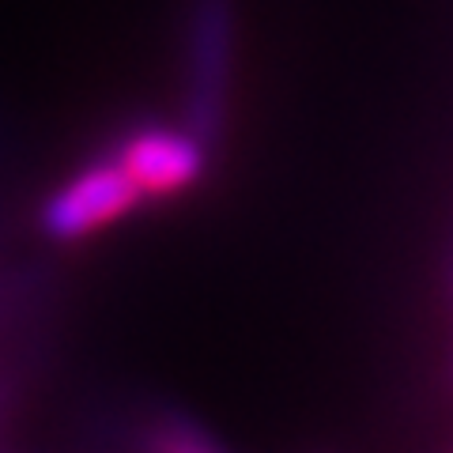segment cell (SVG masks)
Here are the masks:
<instances>
[{"label": "cell", "instance_id": "obj_1", "mask_svg": "<svg viewBox=\"0 0 453 453\" xmlns=\"http://www.w3.org/2000/svg\"><path fill=\"white\" fill-rule=\"evenodd\" d=\"M238 0H189L181 31V125L216 151L234 91Z\"/></svg>", "mask_w": 453, "mask_h": 453}, {"label": "cell", "instance_id": "obj_2", "mask_svg": "<svg viewBox=\"0 0 453 453\" xmlns=\"http://www.w3.org/2000/svg\"><path fill=\"white\" fill-rule=\"evenodd\" d=\"M136 181L129 178L113 155L106 159H95L83 170H76L65 186H57L46 204L38 211V226L46 231L53 242H76V238H88L95 231H103L106 223L129 216L140 204Z\"/></svg>", "mask_w": 453, "mask_h": 453}, {"label": "cell", "instance_id": "obj_3", "mask_svg": "<svg viewBox=\"0 0 453 453\" xmlns=\"http://www.w3.org/2000/svg\"><path fill=\"white\" fill-rule=\"evenodd\" d=\"M144 196H170L208 174L211 148L186 125H140L113 151Z\"/></svg>", "mask_w": 453, "mask_h": 453}, {"label": "cell", "instance_id": "obj_4", "mask_svg": "<svg viewBox=\"0 0 453 453\" xmlns=\"http://www.w3.org/2000/svg\"><path fill=\"white\" fill-rule=\"evenodd\" d=\"M151 453H226L219 442L186 419H170L151 434Z\"/></svg>", "mask_w": 453, "mask_h": 453}]
</instances>
